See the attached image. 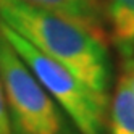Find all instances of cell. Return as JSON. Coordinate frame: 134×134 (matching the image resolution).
I'll list each match as a JSON object with an SVG mask.
<instances>
[{"label": "cell", "mask_w": 134, "mask_h": 134, "mask_svg": "<svg viewBox=\"0 0 134 134\" xmlns=\"http://www.w3.org/2000/svg\"><path fill=\"white\" fill-rule=\"evenodd\" d=\"M0 21L110 102L113 66L107 39L70 18L23 0H0Z\"/></svg>", "instance_id": "cell-1"}, {"label": "cell", "mask_w": 134, "mask_h": 134, "mask_svg": "<svg viewBox=\"0 0 134 134\" xmlns=\"http://www.w3.org/2000/svg\"><path fill=\"white\" fill-rule=\"evenodd\" d=\"M0 81L12 134H79L0 31Z\"/></svg>", "instance_id": "cell-2"}, {"label": "cell", "mask_w": 134, "mask_h": 134, "mask_svg": "<svg viewBox=\"0 0 134 134\" xmlns=\"http://www.w3.org/2000/svg\"><path fill=\"white\" fill-rule=\"evenodd\" d=\"M0 31L32 71L36 79L66 113L79 134H107V100L100 99L70 70L47 57L2 21Z\"/></svg>", "instance_id": "cell-3"}, {"label": "cell", "mask_w": 134, "mask_h": 134, "mask_svg": "<svg viewBox=\"0 0 134 134\" xmlns=\"http://www.w3.org/2000/svg\"><path fill=\"white\" fill-rule=\"evenodd\" d=\"M23 2L66 16L107 39L103 0H23Z\"/></svg>", "instance_id": "cell-4"}, {"label": "cell", "mask_w": 134, "mask_h": 134, "mask_svg": "<svg viewBox=\"0 0 134 134\" xmlns=\"http://www.w3.org/2000/svg\"><path fill=\"white\" fill-rule=\"evenodd\" d=\"M105 24L121 58L134 55V0H110L105 7Z\"/></svg>", "instance_id": "cell-5"}, {"label": "cell", "mask_w": 134, "mask_h": 134, "mask_svg": "<svg viewBox=\"0 0 134 134\" xmlns=\"http://www.w3.org/2000/svg\"><path fill=\"white\" fill-rule=\"evenodd\" d=\"M107 134H134V92L123 73L115 86L107 116Z\"/></svg>", "instance_id": "cell-6"}, {"label": "cell", "mask_w": 134, "mask_h": 134, "mask_svg": "<svg viewBox=\"0 0 134 134\" xmlns=\"http://www.w3.org/2000/svg\"><path fill=\"white\" fill-rule=\"evenodd\" d=\"M0 134H12V129H10V120H8V110H7V102H5V94H3L2 81H0Z\"/></svg>", "instance_id": "cell-7"}, {"label": "cell", "mask_w": 134, "mask_h": 134, "mask_svg": "<svg viewBox=\"0 0 134 134\" xmlns=\"http://www.w3.org/2000/svg\"><path fill=\"white\" fill-rule=\"evenodd\" d=\"M121 73L128 78L134 92V55L128 57V58H121Z\"/></svg>", "instance_id": "cell-8"}]
</instances>
